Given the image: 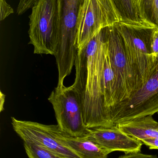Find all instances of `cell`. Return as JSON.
Here are the masks:
<instances>
[{"instance_id": "cell-2", "label": "cell", "mask_w": 158, "mask_h": 158, "mask_svg": "<svg viewBox=\"0 0 158 158\" xmlns=\"http://www.w3.org/2000/svg\"><path fill=\"white\" fill-rule=\"evenodd\" d=\"M123 41L127 57L141 79L142 86L151 77L158 66L153 56L151 41L156 28L144 22L120 21L115 24Z\"/></svg>"}, {"instance_id": "cell-18", "label": "cell", "mask_w": 158, "mask_h": 158, "mask_svg": "<svg viewBox=\"0 0 158 158\" xmlns=\"http://www.w3.org/2000/svg\"><path fill=\"white\" fill-rule=\"evenodd\" d=\"M37 0H19L17 8V14L18 15H23L30 8Z\"/></svg>"}, {"instance_id": "cell-13", "label": "cell", "mask_w": 158, "mask_h": 158, "mask_svg": "<svg viewBox=\"0 0 158 158\" xmlns=\"http://www.w3.org/2000/svg\"><path fill=\"white\" fill-rule=\"evenodd\" d=\"M116 77L110 62L108 46L105 56L102 77V93L104 99V106L109 118L110 110L114 107ZM112 120V119H111Z\"/></svg>"}, {"instance_id": "cell-6", "label": "cell", "mask_w": 158, "mask_h": 158, "mask_svg": "<svg viewBox=\"0 0 158 158\" xmlns=\"http://www.w3.org/2000/svg\"><path fill=\"white\" fill-rule=\"evenodd\" d=\"M108 46L110 62L116 77L115 107L130 98L142 87V82L127 57L122 39L115 26L109 27Z\"/></svg>"}, {"instance_id": "cell-3", "label": "cell", "mask_w": 158, "mask_h": 158, "mask_svg": "<svg viewBox=\"0 0 158 158\" xmlns=\"http://www.w3.org/2000/svg\"><path fill=\"white\" fill-rule=\"evenodd\" d=\"M84 0H58V32L56 61L58 85H64L66 77L71 73L78 55L76 44L77 27L80 8Z\"/></svg>"}, {"instance_id": "cell-11", "label": "cell", "mask_w": 158, "mask_h": 158, "mask_svg": "<svg viewBox=\"0 0 158 158\" xmlns=\"http://www.w3.org/2000/svg\"><path fill=\"white\" fill-rule=\"evenodd\" d=\"M56 138L81 158H108L110 151L101 147L88 137L71 136L60 130L58 124L49 125Z\"/></svg>"}, {"instance_id": "cell-14", "label": "cell", "mask_w": 158, "mask_h": 158, "mask_svg": "<svg viewBox=\"0 0 158 158\" xmlns=\"http://www.w3.org/2000/svg\"><path fill=\"white\" fill-rule=\"evenodd\" d=\"M136 6L140 20L158 29V0H138Z\"/></svg>"}, {"instance_id": "cell-4", "label": "cell", "mask_w": 158, "mask_h": 158, "mask_svg": "<svg viewBox=\"0 0 158 158\" xmlns=\"http://www.w3.org/2000/svg\"><path fill=\"white\" fill-rule=\"evenodd\" d=\"M29 16L30 41L34 53L54 56L58 32V0H37Z\"/></svg>"}, {"instance_id": "cell-8", "label": "cell", "mask_w": 158, "mask_h": 158, "mask_svg": "<svg viewBox=\"0 0 158 158\" xmlns=\"http://www.w3.org/2000/svg\"><path fill=\"white\" fill-rule=\"evenodd\" d=\"M158 113V66L149 80L130 98L112 108L110 116L117 125Z\"/></svg>"}, {"instance_id": "cell-9", "label": "cell", "mask_w": 158, "mask_h": 158, "mask_svg": "<svg viewBox=\"0 0 158 158\" xmlns=\"http://www.w3.org/2000/svg\"><path fill=\"white\" fill-rule=\"evenodd\" d=\"M11 120L14 131L23 142L35 143L63 158H81L56 138L49 125L20 120L14 117Z\"/></svg>"}, {"instance_id": "cell-17", "label": "cell", "mask_w": 158, "mask_h": 158, "mask_svg": "<svg viewBox=\"0 0 158 158\" xmlns=\"http://www.w3.org/2000/svg\"><path fill=\"white\" fill-rule=\"evenodd\" d=\"M14 13L13 8L7 3L6 0H0V20H4L11 14Z\"/></svg>"}, {"instance_id": "cell-15", "label": "cell", "mask_w": 158, "mask_h": 158, "mask_svg": "<svg viewBox=\"0 0 158 158\" xmlns=\"http://www.w3.org/2000/svg\"><path fill=\"white\" fill-rule=\"evenodd\" d=\"M123 22H143L138 16L136 3L135 0H112Z\"/></svg>"}, {"instance_id": "cell-20", "label": "cell", "mask_w": 158, "mask_h": 158, "mask_svg": "<svg viewBox=\"0 0 158 158\" xmlns=\"http://www.w3.org/2000/svg\"><path fill=\"white\" fill-rule=\"evenodd\" d=\"M118 158H158L156 155H146L140 152L125 154L124 156H121Z\"/></svg>"}, {"instance_id": "cell-21", "label": "cell", "mask_w": 158, "mask_h": 158, "mask_svg": "<svg viewBox=\"0 0 158 158\" xmlns=\"http://www.w3.org/2000/svg\"><path fill=\"white\" fill-rule=\"evenodd\" d=\"M143 144L148 147L150 149H158V136L142 141Z\"/></svg>"}, {"instance_id": "cell-10", "label": "cell", "mask_w": 158, "mask_h": 158, "mask_svg": "<svg viewBox=\"0 0 158 158\" xmlns=\"http://www.w3.org/2000/svg\"><path fill=\"white\" fill-rule=\"evenodd\" d=\"M87 137L111 153L120 151L128 154L140 152L143 144L141 141L122 131L117 125L109 128L90 129Z\"/></svg>"}, {"instance_id": "cell-22", "label": "cell", "mask_w": 158, "mask_h": 158, "mask_svg": "<svg viewBox=\"0 0 158 158\" xmlns=\"http://www.w3.org/2000/svg\"><path fill=\"white\" fill-rule=\"evenodd\" d=\"M5 95L3 94L1 92V97H0V105H1V111L2 112L4 110L3 105L5 102Z\"/></svg>"}, {"instance_id": "cell-7", "label": "cell", "mask_w": 158, "mask_h": 158, "mask_svg": "<svg viewBox=\"0 0 158 158\" xmlns=\"http://www.w3.org/2000/svg\"><path fill=\"white\" fill-rule=\"evenodd\" d=\"M48 100L53 106L61 131L74 137L88 136L89 129L84 123L79 95L74 85L56 87Z\"/></svg>"}, {"instance_id": "cell-1", "label": "cell", "mask_w": 158, "mask_h": 158, "mask_svg": "<svg viewBox=\"0 0 158 158\" xmlns=\"http://www.w3.org/2000/svg\"><path fill=\"white\" fill-rule=\"evenodd\" d=\"M109 27L102 29L83 49L78 51L74 65L76 77L73 84L79 95L84 123L89 129L116 125L106 111L102 93Z\"/></svg>"}, {"instance_id": "cell-12", "label": "cell", "mask_w": 158, "mask_h": 158, "mask_svg": "<svg viewBox=\"0 0 158 158\" xmlns=\"http://www.w3.org/2000/svg\"><path fill=\"white\" fill-rule=\"evenodd\" d=\"M117 125L122 131L141 142L158 136V122L152 116L138 118Z\"/></svg>"}, {"instance_id": "cell-5", "label": "cell", "mask_w": 158, "mask_h": 158, "mask_svg": "<svg viewBox=\"0 0 158 158\" xmlns=\"http://www.w3.org/2000/svg\"><path fill=\"white\" fill-rule=\"evenodd\" d=\"M121 21L120 15L112 0H84L77 22L78 51L83 49L102 29Z\"/></svg>"}, {"instance_id": "cell-19", "label": "cell", "mask_w": 158, "mask_h": 158, "mask_svg": "<svg viewBox=\"0 0 158 158\" xmlns=\"http://www.w3.org/2000/svg\"><path fill=\"white\" fill-rule=\"evenodd\" d=\"M151 51L154 57L158 59V29L156 28L154 31L152 36Z\"/></svg>"}, {"instance_id": "cell-16", "label": "cell", "mask_w": 158, "mask_h": 158, "mask_svg": "<svg viewBox=\"0 0 158 158\" xmlns=\"http://www.w3.org/2000/svg\"><path fill=\"white\" fill-rule=\"evenodd\" d=\"M23 146L29 158H63L40 145L31 142H23Z\"/></svg>"}]
</instances>
